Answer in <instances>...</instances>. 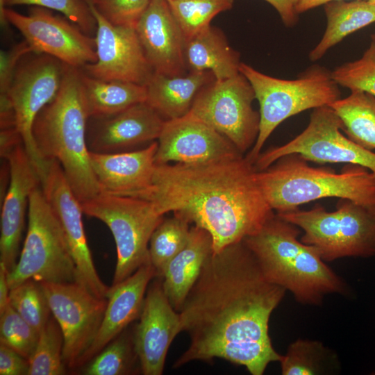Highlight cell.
Here are the masks:
<instances>
[{"instance_id": "cell-31", "label": "cell", "mask_w": 375, "mask_h": 375, "mask_svg": "<svg viewBox=\"0 0 375 375\" xmlns=\"http://www.w3.org/2000/svg\"><path fill=\"white\" fill-rule=\"evenodd\" d=\"M336 356L317 340L298 339L288 347L281 360L283 375L325 374Z\"/></svg>"}, {"instance_id": "cell-41", "label": "cell", "mask_w": 375, "mask_h": 375, "mask_svg": "<svg viewBox=\"0 0 375 375\" xmlns=\"http://www.w3.org/2000/svg\"><path fill=\"white\" fill-rule=\"evenodd\" d=\"M28 360L19 353L0 343V374L28 375Z\"/></svg>"}, {"instance_id": "cell-20", "label": "cell", "mask_w": 375, "mask_h": 375, "mask_svg": "<svg viewBox=\"0 0 375 375\" xmlns=\"http://www.w3.org/2000/svg\"><path fill=\"white\" fill-rule=\"evenodd\" d=\"M165 121L146 101L112 115L90 117L86 133L88 149L97 153L135 150L156 141Z\"/></svg>"}, {"instance_id": "cell-8", "label": "cell", "mask_w": 375, "mask_h": 375, "mask_svg": "<svg viewBox=\"0 0 375 375\" xmlns=\"http://www.w3.org/2000/svg\"><path fill=\"white\" fill-rule=\"evenodd\" d=\"M33 279L38 282L76 281V268L62 228L40 185L32 192L28 227L19 258L8 272L10 289Z\"/></svg>"}, {"instance_id": "cell-11", "label": "cell", "mask_w": 375, "mask_h": 375, "mask_svg": "<svg viewBox=\"0 0 375 375\" xmlns=\"http://www.w3.org/2000/svg\"><path fill=\"white\" fill-rule=\"evenodd\" d=\"M341 131L342 122L331 106L315 108L304 131L286 144L260 153L254 168L264 170L281 157L297 153L307 161L360 165L375 175V153L344 136Z\"/></svg>"}, {"instance_id": "cell-21", "label": "cell", "mask_w": 375, "mask_h": 375, "mask_svg": "<svg viewBox=\"0 0 375 375\" xmlns=\"http://www.w3.org/2000/svg\"><path fill=\"white\" fill-rule=\"evenodd\" d=\"M135 29L153 72L185 74V38L167 0H151Z\"/></svg>"}, {"instance_id": "cell-19", "label": "cell", "mask_w": 375, "mask_h": 375, "mask_svg": "<svg viewBox=\"0 0 375 375\" xmlns=\"http://www.w3.org/2000/svg\"><path fill=\"white\" fill-rule=\"evenodd\" d=\"M9 182L1 212L0 262L9 272L17 263L30 196L40 185V173L21 142L4 157Z\"/></svg>"}, {"instance_id": "cell-44", "label": "cell", "mask_w": 375, "mask_h": 375, "mask_svg": "<svg viewBox=\"0 0 375 375\" xmlns=\"http://www.w3.org/2000/svg\"><path fill=\"white\" fill-rule=\"evenodd\" d=\"M332 1L343 0H298L296 6V11L299 14Z\"/></svg>"}, {"instance_id": "cell-38", "label": "cell", "mask_w": 375, "mask_h": 375, "mask_svg": "<svg viewBox=\"0 0 375 375\" xmlns=\"http://www.w3.org/2000/svg\"><path fill=\"white\" fill-rule=\"evenodd\" d=\"M31 5L61 12L77 25L84 33L93 36L97 21L85 0H0V15L6 6Z\"/></svg>"}, {"instance_id": "cell-40", "label": "cell", "mask_w": 375, "mask_h": 375, "mask_svg": "<svg viewBox=\"0 0 375 375\" xmlns=\"http://www.w3.org/2000/svg\"><path fill=\"white\" fill-rule=\"evenodd\" d=\"M97 10L114 25L135 28L151 0H91Z\"/></svg>"}, {"instance_id": "cell-22", "label": "cell", "mask_w": 375, "mask_h": 375, "mask_svg": "<svg viewBox=\"0 0 375 375\" xmlns=\"http://www.w3.org/2000/svg\"><path fill=\"white\" fill-rule=\"evenodd\" d=\"M156 277L154 267L147 262L121 283L109 288L101 324L93 342L80 358L77 367L86 365L139 318L148 285Z\"/></svg>"}, {"instance_id": "cell-27", "label": "cell", "mask_w": 375, "mask_h": 375, "mask_svg": "<svg viewBox=\"0 0 375 375\" xmlns=\"http://www.w3.org/2000/svg\"><path fill=\"white\" fill-rule=\"evenodd\" d=\"M81 72L83 97L89 117L112 115L146 101L145 85L124 81L97 79Z\"/></svg>"}, {"instance_id": "cell-12", "label": "cell", "mask_w": 375, "mask_h": 375, "mask_svg": "<svg viewBox=\"0 0 375 375\" xmlns=\"http://www.w3.org/2000/svg\"><path fill=\"white\" fill-rule=\"evenodd\" d=\"M69 66L49 55L31 52L18 63L9 90L15 128L39 173L45 161L35 149L33 123L38 114L57 94Z\"/></svg>"}, {"instance_id": "cell-9", "label": "cell", "mask_w": 375, "mask_h": 375, "mask_svg": "<svg viewBox=\"0 0 375 375\" xmlns=\"http://www.w3.org/2000/svg\"><path fill=\"white\" fill-rule=\"evenodd\" d=\"M81 206L84 214L108 227L115 240L117 263L112 285L150 262L149 240L164 218L153 203L137 197L100 193Z\"/></svg>"}, {"instance_id": "cell-13", "label": "cell", "mask_w": 375, "mask_h": 375, "mask_svg": "<svg viewBox=\"0 0 375 375\" xmlns=\"http://www.w3.org/2000/svg\"><path fill=\"white\" fill-rule=\"evenodd\" d=\"M0 19L3 26L15 27L33 52L49 55L79 69L97 61L95 38L47 8L33 6L28 15H22L5 8Z\"/></svg>"}, {"instance_id": "cell-4", "label": "cell", "mask_w": 375, "mask_h": 375, "mask_svg": "<svg viewBox=\"0 0 375 375\" xmlns=\"http://www.w3.org/2000/svg\"><path fill=\"white\" fill-rule=\"evenodd\" d=\"M298 227L275 214L243 240L266 278L303 304L320 305L326 294H345L347 285L317 250L298 240Z\"/></svg>"}, {"instance_id": "cell-2", "label": "cell", "mask_w": 375, "mask_h": 375, "mask_svg": "<svg viewBox=\"0 0 375 375\" xmlns=\"http://www.w3.org/2000/svg\"><path fill=\"white\" fill-rule=\"evenodd\" d=\"M243 155L197 164L156 165L152 185L137 198L208 231L213 252L259 231L275 214Z\"/></svg>"}, {"instance_id": "cell-17", "label": "cell", "mask_w": 375, "mask_h": 375, "mask_svg": "<svg viewBox=\"0 0 375 375\" xmlns=\"http://www.w3.org/2000/svg\"><path fill=\"white\" fill-rule=\"evenodd\" d=\"M157 142L158 165L203 163L243 155L228 139L190 112L165 120Z\"/></svg>"}, {"instance_id": "cell-29", "label": "cell", "mask_w": 375, "mask_h": 375, "mask_svg": "<svg viewBox=\"0 0 375 375\" xmlns=\"http://www.w3.org/2000/svg\"><path fill=\"white\" fill-rule=\"evenodd\" d=\"M340 117L349 138L361 147L375 149V97L366 92L351 94L329 105Z\"/></svg>"}, {"instance_id": "cell-35", "label": "cell", "mask_w": 375, "mask_h": 375, "mask_svg": "<svg viewBox=\"0 0 375 375\" xmlns=\"http://www.w3.org/2000/svg\"><path fill=\"white\" fill-rule=\"evenodd\" d=\"M9 303L39 332L51 317V310L40 282L27 280L10 289Z\"/></svg>"}, {"instance_id": "cell-3", "label": "cell", "mask_w": 375, "mask_h": 375, "mask_svg": "<svg viewBox=\"0 0 375 375\" xmlns=\"http://www.w3.org/2000/svg\"><path fill=\"white\" fill-rule=\"evenodd\" d=\"M81 69L69 66L56 97L38 114L33 126L37 152L44 160H56L81 203L101 193L87 144L89 119Z\"/></svg>"}, {"instance_id": "cell-34", "label": "cell", "mask_w": 375, "mask_h": 375, "mask_svg": "<svg viewBox=\"0 0 375 375\" xmlns=\"http://www.w3.org/2000/svg\"><path fill=\"white\" fill-rule=\"evenodd\" d=\"M138 356L133 335L124 331L92 358L83 370L86 375H122L131 374Z\"/></svg>"}, {"instance_id": "cell-6", "label": "cell", "mask_w": 375, "mask_h": 375, "mask_svg": "<svg viewBox=\"0 0 375 375\" xmlns=\"http://www.w3.org/2000/svg\"><path fill=\"white\" fill-rule=\"evenodd\" d=\"M240 72L251 85L260 106L258 138L245 156L253 165L281 122L302 111L329 106L340 99L339 85L331 72L319 66L307 69L294 80L269 76L243 62Z\"/></svg>"}, {"instance_id": "cell-39", "label": "cell", "mask_w": 375, "mask_h": 375, "mask_svg": "<svg viewBox=\"0 0 375 375\" xmlns=\"http://www.w3.org/2000/svg\"><path fill=\"white\" fill-rule=\"evenodd\" d=\"M33 52L24 40L8 50L0 53V124L9 126L15 122L12 107L8 98L9 90L16 68L20 60L26 54Z\"/></svg>"}, {"instance_id": "cell-14", "label": "cell", "mask_w": 375, "mask_h": 375, "mask_svg": "<svg viewBox=\"0 0 375 375\" xmlns=\"http://www.w3.org/2000/svg\"><path fill=\"white\" fill-rule=\"evenodd\" d=\"M40 283L51 315L62 333L65 365L66 367L76 369L97 335L107 299L95 296L76 281Z\"/></svg>"}, {"instance_id": "cell-15", "label": "cell", "mask_w": 375, "mask_h": 375, "mask_svg": "<svg viewBox=\"0 0 375 375\" xmlns=\"http://www.w3.org/2000/svg\"><path fill=\"white\" fill-rule=\"evenodd\" d=\"M40 186L62 228L76 268V282L95 296L106 299L110 287L101 280L85 233L82 206L56 160H45Z\"/></svg>"}, {"instance_id": "cell-45", "label": "cell", "mask_w": 375, "mask_h": 375, "mask_svg": "<svg viewBox=\"0 0 375 375\" xmlns=\"http://www.w3.org/2000/svg\"><path fill=\"white\" fill-rule=\"evenodd\" d=\"M372 40L375 42V34L371 35Z\"/></svg>"}, {"instance_id": "cell-23", "label": "cell", "mask_w": 375, "mask_h": 375, "mask_svg": "<svg viewBox=\"0 0 375 375\" xmlns=\"http://www.w3.org/2000/svg\"><path fill=\"white\" fill-rule=\"evenodd\" d=\"M158 142L115 153L90 152L91 166L101 193L137 197L153 183Z\"/></svg>"}, {"instance_id": "cell-32", "label": "cell", "mask_w": 375, "mask_h": 375, "mask_svg": "<svg viewBox=\"0 0 375 375\" xmlns=\"http://www.w3.org/2000/svg\"><path fill=\"white\" fill-rule=\"evenodd\" d=\"M62 349V333L52 316L40 332L35 351L28 359V375L65 374Z\"/></svg>"}, {"instance_id": "cell-25", "label": "cell", "mask_w": 375, "mask_h": 375, "mask_svg": "<svg viewBox=\"0 0 375 375\" xmlns=\"http://www.w3.org/2000/svg\"><path fill=\"white\" fill-rule=\"evenodd\" d=\"M208 71L168 75L153 72L145 85L146 102L165 119L188 114L199 92L215 81Z\"/></svg>"}, {"instance_id": "cell-46", "label": "cell", "mask_w": 375, "mask_h": 375, "mask_svg": "<svg viewBox=\"0 0 375 375\" xmlns=\"http://www.w3.org/2000/svg\"><path fill=\"white\" fill-rule=\"evenodd\" d=\"M373 3V4H374V5H375V2H374V3Z\"/></svg>"}, {"instance_id": "cell-43", "label": "cell", "mask_w": 375, "mask_h": 375, "mask_svg": "<svg viewBox=\"0 0 375 375\" xmlns=\"http://www.w3.org/2000/svg\"><path fill=\"white\" fill-rule=\"evenodd\" d=\"M8 272L5 265L0 262V314L9 304L10 289L8 281Z\"/></svg>"}, {"instance_id": "cell-26", "label": "cell", "mask_w": 375, "mask_h": 375, "mask_svg": "<svg viewBox=\"0 0 375 375\" xmlns=\"http://www.w3.org/2000/svg\"><path fill=\"white\" fill-rule=\"evenodd\" d=\"M184 57L190 71L210 72L221 81L240 73L239 53L228 44L223 33L208 26L185 39Z\"/></svg>"}, {"instance_id": "cell-5", "label": "cell", "mask_w": 375, "mask_h": 375, "mask_svg": "<svg viewBox=\"0 0 375 375\" xmlns=\"http://www.w3.org/2000/svg\"><path fill=\"white\" fill-rule=\"evenodd\" d=\"M256 177L273 210H294L308 202L336 197L375 210V175L368 169L347 164L340 173L312 167L299 154L284 156Z\"/></svg>"}, {"instance_id": "cell-28", "label": "cell", "mask_w": 375, "mask_h": 375, "mask_svg": "<svg viewBox=\"0 0 375 375\" xmlns=\"http://www.w3.org/2000/svg\"><path fill=\"white\" fill-rule=\"evenodd\" d=\"M327 19L324 34L310 51V60L320 59L348 35L375 22V5L368 0L332 1L324 4Z\"/></svg>"}, {"instance_id": "cell-1", "label": "cell", "mask_w": 375, "mask_h": 375, "mask_svg": "<svg viewBox=\"0 0 375 375\" xmlns=\"http://www.w3.org/2000/svg\"><path fill=\"white\" fill-rule=\"evenodd\" d=\"M285 292L266 278L243 241L213 252L178 312L190 342L173 367L219 358L262 375L282 357L269 321Z\"/></svg>"}, {"instance_id": "cell-16", "label": "cell", "mask_w": 375, "mask_h": 375, "mask_svg": "<svg viewBox=\"0 0 375 375\" xmlns=\"http://www.w3.org/2000/svg\"><path fill=\"white\" fill-rule=\"evenodd\" d=\"M97 21V61L81 71L94 78L129 81L145 85L153 73L135 28L114 25L97 10L91 0H85Z\"/></svg>"}, {"instance_id": "cell-24", "label": "cell", "mask_w": 375, "mask_h": 375, "mask_svg": "<svg viewBox=\"0 0 375 375\" xmlns=\"http://www.w3.org/2000/svg\"><path fill=\"white\" fill-rule=\"evenodd\" d=\"M212 253V240L210 233L193 225L185 246L169 262L161 277L164 292L177 312L181 310Z\"/></svg>"}, {"instance_id": "cell-18", "label": "cell", "mask_w": 375, "mask_h": 375, "mask_svg": "<svg viewBox=\"0 0 375 375\" xmlns=\"http://www.w3.org/2000/svg\"><path fill=\"white\" fill-rule=\"evenodd\" d=\"M139 319L133 335L141 372L160 375L168 349L182 331L180 314L165 294L161 277L149 287Z\"/></svg>"}, {"instance_id": "cell-36", "label": "cell", "mask_w": 375, "mask_h": 375, "mask_svg": "<svg viewBox=\"0 0 375 375\" xmlns=\"http://www.w3.org/2000/svg\"><path fill=\"white\" fill-rule=\"evenodd\" d=\"M40 332L23 319L9 303L0 314V343L28 360L35 351Z\"/></svg>"}, {"instance_id": "cell-30", "label": "cell", "mask_w": 375, "mask_h": 375, "mask_svg": "<svg viewBox=\"0 0 375 375\" xmlns=\"http://www.w3.org/2000/svg\"><path fill=\"white\" fill-rule=\"evenodd\" d=\"M190 223L174 215L163 218L153 231L149 244V260L157 277H162L169 262L183 249L190 236Z\"/></svg>"}, {"instance_id": "cell-7", "label": "cell", "mask_w": 375, "mask_h": 375, "mask_svg": "<svg viewBox=\"0 0 375 375\" xmlns=\"http://www.w3.org/2000/svg\"><path fill=\"white\" fill-rule=\"evenodd\" d=\"M303 231L301 241L315 247L324 261L375 256V210L340 199L335 211L320 206L277 213Z\"/></svg>"}, {"instance_id": "cell-37", "label": "cell", "mask_w": 375, "mask_h": 375, "mask_svg": "<svg viewBox=\"0 0 375 375\" xmlns=\"http://www.w3.org/2000/svg\"><path fill=\"white\" fill-rule=\"evenodd\" d=\"M331 74L338 85L375 97V42L372 40L360 58L338 67Z\"/></svg>"}, {"instance_id": "cell-10", "label": "cell", "mask_w": 375, "mask_h": 375, "mask_svg": "<svg viewBox=\"0 0 375 375\" xmlns=\"http://www.w3.org/2000/svg\"><path fill=\"white\" fill-rule=\"evenodd\" d=\"M255 99L251 85L240 72L206 85L190 112L225 136L243 154L252 148L259 132L260 114L252 108Z\"/></svg>"}, {"instance_id": "cell-33", "label": "cell", "mask_w": 375, "mask_h": 375, "mask_svg": "<svg viewBox=\"0 0 375 375\" xmlns=\"http://www.w3.org/2000/svg\"><path fill=\"white\" fill-rule=\"evenodd\" d=\"M185 39L210 26L219 13L232 8L233 0H167Z\"/></svg>"}, {"instance_id": "cell-42", "label": "cell", "mask_w": 375, "mask_h": 375, "mask_svg": "<svg viewBox=\"0 0 375 375\" xmlns=\"http://www.w3.org/2000/svg\"><path fill=\"white\" fill-rule=\"evenodd\" d=\"M278 12L283 22L287 26L295 24L298 13L296 6L298 0H265Z\"/></svg>"}]
</instances>
